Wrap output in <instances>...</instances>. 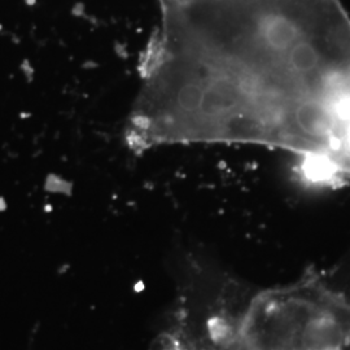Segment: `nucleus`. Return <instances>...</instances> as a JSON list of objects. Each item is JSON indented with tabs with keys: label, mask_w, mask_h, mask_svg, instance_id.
I'll return each instance as SVG.
<instances>
[{
	"label": "nucleus",
	"mask_w": 350,
	"mask_h": 350,
	"mask_svg": "<svg viewBox=\"0 0 350 350\" xmlns=\"http://www.w3.org/2000/svg\"><path fill=\"white\" fill-rule=\"evenodd\" d=\"M350 350V349H349Z\"/></svg>",
	"instance_id": "1"
}]
</instances>
